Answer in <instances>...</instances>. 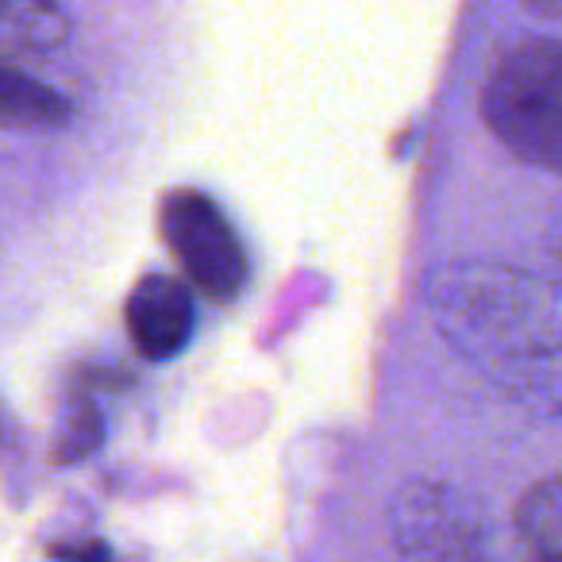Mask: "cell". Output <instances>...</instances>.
<instances>
[{"label": "cell", "instance_id": "1", "mask_svg": "<svg viewBox=\"0 0 562 562\" xmlns=\"http://www.w3.org/2000/svg\"><path fill=\"white\" fill-rule=\"evenodd\" d=\"M439 336L508 401L562 416V290L501 262H451L431 273Z\"/></svg>", "mask_w": 562, "mask_h": 562}, {"label": "cell", "instance_id": "2", "mask_svg": "<svg viewBox=\"0 0 562 562\" xmlns=\"http://www.w3.org/2000/svg\"><path fill=\"white\" fill-rule=\"evenodd\" d=\"M482 120L516 158L562 173V43L531 35L501 50L482 86Z\"/></svg>", "mask_w": 562, "mask_h": 562}, {"label": "cell", "instance_id": "3", "mask_svg": "<svg viewBox=\"0 0 562 562\" xmlns=\"http://www.w3.org/2000/svg\"><path fill=\"white\" fill-rule=\"evenodd\" d=\"M158 227L193 290H201L212 301H232L243 290L247 255H243L235 227L227 224L212 196L196 193V189H173L158 209Z\"/></svg>", "mask_w": 562, "mask_h": 562}, {"label": "cell", "instance_id": "4", "mask_svg": "<svg viewBox=\"0 0 562 562\" xmlns=\"http://www.w3.org/2000/svg\"><path fill=\"white\" fill-rule=\"evenodd\" d=\"M397 562H497L482 531L439 485H413L393 508Z\"/></svg>", "mask_w": 562, "mask_h": 562}, {"label": "cell", "instance_id": "5", "mask_svg": "<svg viewBox=\"0 0 562 562\" xmlns=\"http://www.w3.org/2000/svg\"><path fill=\"white\" fill-rule=\"evenodd\" d=\"M132 347L150 362L173 359L193 336V297L170 273H147L124 308Z\"/></svg>", "mask_w": 562, "mask_h": 562}, {"label": "cell", "instance_id": "6", "mask_svg": "<svg viewBox=\"0 0 562 562\" xmlns=\"http://www.w3.org/2000/svg\"><path fill=\"white\" fill-rule=\"evenodd\" d=\"M4 58H43L70 40V20L55 0H4Z\"/></svg>", "mask_w": 562, "mask_h": 562}, {"label": "cell", "instance_id": "7", "mask_svg": "<svg viewBox=\"0 0 562 562\" xmlns=\"http://www.w3.org/2000/svg\"><path fill=\"white\" fill-rule=\"evenodd\" d=\"M0 112L9 127H27V132H50L70 120V101L20 70V63H4V81H0Z\"/></svg>", "mask_w": 562, "mask_h": 562}, {"label": "cell", "instance_id": "8", "mask_svg": "<svg viewBox=\"0 0 562 562\" xmlns=\"http://www.w3.org/2000/svg\"><path fill=\"white\" fill-rule=\"evenodd\" d=\"M516 528L528 562H562V477L531 485L516 508Z\"/></svg>", "mask_w": 562, "mask_h": 562}, {"label": "cell", "instance_id": "9", "mask_svg": "<svg viewBox=\"0 0 562 562\" xmlns=\"http://www.w3.org/2000/svg\"><path fill=\"white\" fill-rule=\"evenodd\" d=\"M97 447H101V416H97V408L89 401H78L66 413V428L58 431L55 462H78Z\"/></svg>", "mask_w": 562, "mask_h": 562}, {"label": "cell", "instance_id": "10", "mask_svg": "<svg viewBox=\"0 0 562 562\" xmlns=\"http://www.w3.org/2000/svg\"><path fill=\"white\" fill-rule=\"evenodd\" d=\"M58 562H112V551L97 539H86V543H63L55 547Z\"/></svg>", "mask_w": 562, "mask_h": 562}, {"label": "cell", "instance_id": "11", "mask_svg": "<svg viewBox=\"0 0 562 562\" xmlns=\"http://www.w3.org/2000/svg\"><path fill=\"white\" fill-rule=\"evenodd\" d=\"M520 4L543 20H562V0H520Z\"/></svg>", "mask_w": 562, "mask_h": 562}]
</instances>
